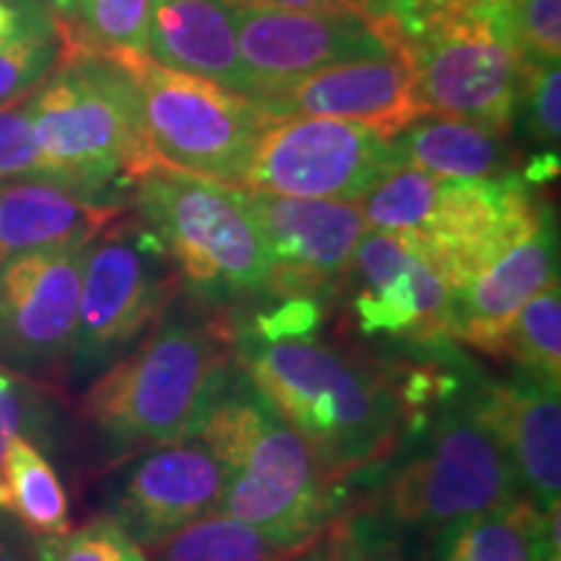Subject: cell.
Wrapping results in <instances>:
<instances>
[{"label":"cell","mask_w":561,"mask_h":561,"mask_svg":"<svg viewBox=\"0 0 561 561\" xmlns=\"http://www.w3.org/2000/svg\"><path fill=\"white\" fill-rule=\"evenodd\" d=\"M87 248L37 250L0 268V362L16 375H60L79 328Z\"/></svg>","instance_id":"obj_14"},{"label":"cell","mask_w":561,"mask_h":561,"mask_svg":"<svg viewBox=\"0 0 561 561\" xmlns=\"http://www.w3.org/2000/svg\"><path fill=\"white\" fill-rule=\"evenodd\" d=\"M231 335L221 320L167 312L96 377L81 419L112 458L187 439L229 367Z\"/></svg>","instance_id":"obj_3"},{"label":"cell","mask_w":561,"mask_h":561,"mask_svg":"<svg viewBox=\"0 0 561 561\" xmlns=\"http://www.w3.org/2000/svg\"><path fill=\"white\" fill-rule=\"evenodd\" d=\"M346 284L354 289L351 312L362 335L413 346L455 341V294L405 237L369 229Z\"/></svg>","instance_id":"obj_12"},{"label":"cell","mask_w":561,"mask_h":561,"mask_svg":"<svg viewBox=\"0 0 561 561\" xmlns=\"http://www.w3.org/2000/svg\"><path fill=\"white\" fill-rule=\"evenodd\" d=\"M62 42L55 32L32 34L0 47V110L30 100L60 62Z\"/></svg>","instance_id":"obj_27"},{"label":"cell","mask_w":561,"mask_h":561,"mask_svg":"<svg viewBox=\"0 0 561 561\" xmlns=\"http://www.w3.org/2000/svg\"><path fill=\"white\" fill-rule=\"evenodd\" d=\"M24 178H45L26 100L0 110V185Z\"/></svg>","instance_id":"obj_30"},{"label":"cell","mask_w":561,"mask_h":561,"mask_svg":"<svg viewBox=\"0 0 561 561\" xmlns=\"http://www.w3.org/2000/svg\"><path fill=\"white\" fill-rule=\"evenodd\" d=\"M191 437L224 468L219 515L261 530L286 551H301L328 528L339 504L333 483L242 371L227 367Z\"/></svg>","instance_id":"obj_2"},{"label":"cell","mask_w":561,"mask_h":561,"mask_svg":"<svg viewBox=\"0 0 561 561\" xmlns=\"http://www.w3.org/2000/svg\"><path fill=\"white\" fill-rule=\"evenodd\" d=\"M512 32L525 66L559 62L561 0H510Z\"/></svg>","instance_id":"obj_29"},{"label":"cell","mask_w":561,"mask_h":561,"mask_svg":"<svg viewBox=\"0 0 561 561\" xmlns=\"http://www.w3.org/2000/svg\"><path fill=\"white\" fill-rule=\"evenodd\" d=\"M138 219L149 227L182 284L221 310L265 291L268 244L242 187L153 167L136 182Z\"/></svg>","instance_id":"obj_7"},{"label":"cell","mask_w":561,"mask_h":561,"mask_svg":"<svg viewBox=\"0 0 561 561\" xmlns=\"http://www.w3.org/2000/svg\"><path fill=\"white\" fill-rule=\"evenodd\" d=\"M265 5H278V9H318V11H346L369 9V0H257Z\"/></svg>","instance_id":"obj_35"},{"label":"cell","mask_w":561,"mask_h":561,"mask_svg":"<svg viewBox=\"0 0 561 561\" xmlns=\"http://www.w3.org/2000/svg\"><path fill=\"white\" fill-rule=\"evenodd\" d=\"M473 413L500 442L523 494L541 512L561 507V398L530 375L468 392Z\"/></svg>","instance_id":"obj_17"},{"label":"cell","mask_w":561,"mask_h":561,"mask_svg":"<svg viewBox=\"0 0 561 561\" xmlns=\"http://www.w3.org/2000/svg\"><path fill=\"white\" fill-rule=\"evenodd\" d=\"M224 468L201 439L151 447L136 455L112 489V520L140 549H153L174 533L219 512Z\"/></svg>","instance_id":"obj_15"},{"label":"cell","mask_w":561,"mask_h":561,"mask_svg":"<svg viewBox=\"0 0 561 561\" xmlns=\"http://www.w3.org/2000/svg\"><path fill=\"white\" fill-rule=\"evenodd\" d=\"M180 286L164 244L138 216L112 221L83 252L70 371L87 377L128 354L170 312Z\"/></svg>","instance_id":"obj_9"},{"label":"cell","mask_w":561,"mask_h":561,"mask_svg":"<svg viewBox=\"0 0 561 561\" xmlns=\"http://www.w3.org/2000/svg\"><path fill=\"white\" fill-rule=\"evenodd\" d=\"M39 419V398L26 377L0 367V462L13 437L32 439Z\"/></svg>","instance_id":"obj_32"},{"label":"cell","mask_w":561,"mask_h":561,"mask_svg":"<svg viewBox=\"0 0 561 561\" xmlns=\"http://www.w3.org/2000/svg\"><path fill=\"white\" fill-rule=\"evenodd\" d=\"M153 561H289L294 553L227 515L203 517L149 549Z\"/></svg>","instance_id":"obj_24"},{"label":"cell","mask_w":561,"mask_h":561,"mask_svg":"<svg viewBox=\"0 0 561 561\" xmlns=\"http://www.w3.org/2000/svg\"><path fill=\"white\" fill-rule=\"evenodd\" d=\"M559 62L549 66H528L525 87L520 94V104L528 107V128L538 144L557 149L559 128H561V83H559Z\"/></svg>","instance_id":"obj_31"},{"label":"cell","mask_w":561,"mask_h":561,"mask_svg":"<svg viewBox=\"0 0 561 561\" xmlns=\"http://www.w3.org/2000/svg\"><path fill=\"white\" fill-rule=\"evenodd\" d=\"M525 496L515 468L473 413L468 396H447L416 421L409 453L385 476L377 523L419 536H447L483 510Z\"/></svg>","instance_id":"obj_6"},{"label":"cell","mask_w":561,"mask_h":561,"mask_svg":"<svg viewBox=\"0 0 561 561\" xmlns=\"http://www.w3.org/2000/svg\"><path fill=\"white\" fill-rule=\"evenodd\" d=\"M559 551V507L541 512L515 496L453 530L445 561H557Z\"/></svg>","instance_id":"obj_21"},{"label":"cell","mask_w":561,"mask_h":561,"mask_svg":"<svg viewBox=\"0 0 561 561\" xmlns=\"http://www.w3.org/2000/svg\"><path fill=\"white\" fill-rule=\"evenodd\" d=\"M268 244L265 291L278 299L318 301L343 286L362 237L369 231L359 203L244 191Z\"/></svg>","instance_id":"obj_13"},{"label":"cell","mask_w":561,"mask_h":561,"mask_svg":"<svg viewBox=\"0 0 561 561\" xmlns=\"http://www.w3.org/2000/svg\"><path fill=\"white\" fill-rule=\"evenodd\" d=\"M504 356L551 388L561 385V291L559 278L546 284L517 314Z\"/></svg>","instance_id":"obj_25"},{"label":"cell","mask_w":561,"mask_h":561,"mask_svg":"<svg viewBox=\"0 0 561 561\" xmlns=\"http://www.w3.org/2000/svg\"><path fill=\"white\" fill-rule=\"evenodd\" d=\"M268 117H328L392 138L421 117L413 73L401 55L364 58L314 70L255 102Z\"/></svg>","instance_id":"obj_16"},{"label":"cell","mask_w":561,"mask_h":561,"mask_svg":"<svg viewBox=\"0 0 561 561\" xmlns=\"http://www.w3.org/2000/svg\"><path fill=\"white\" fill-rule=\"evenodd\" d=\"M390 140L403 167L437 178L496 180L517 172L510 133L486 123L421 115Z\"/></svg>","instance_id":"obj_20"},{"label":"cell","mask_w":561,"mask_h":561,"mask_svg":"<svg viewBox=\"0 0 561 561\" xmlns=\"http://www.w3.org/2000/svg\"><path fill=\"white\" fill-rule=\"evenodd\" d=\"M26 3H32L34 9L45 13L47 21L55 26V32H58V37L62 42L70 34V30H73L81 0H26Z\"/></svg>","instance_id":"obj_34"},{"label":"cell","mask_w":561,"mask_h":561,"mask_svg":"<svg viewBox=\"0 0 561 561\" xmlns=\"http://www.w3.org/2000/svg\"><path fill=\"white\" fill-rule=\"evenodd\" d=\"M0 512L34 538L70 530L68 494L50 460L26 437H13L0 462Z\"/></svg>","instance_id":"obj_22"},{"label":"cell","mask_w":561,"mask_h":561,"mask_svg":"<svg viewBox=\"0 0 561 561\" xmlns=\"http://www.w3.org/2000/svg\"><path fill=\"white\" fill-rule=\"evenodd\" d=\"M0 561H26V557L16 549V546H11L9 541L0 538Z\"/></svg>","instance_id":"obj_37"},{"label":"cell","mask_w":561,"mask_h":561,"mask_svg":"<svg viewBox=\"0 0 561 561\" xmlns=\"http://www.w3.org/2000/svg\"><path fill=\"white\" fill-rule=\"evenodd\" d=\"M557 278V231L546 216L530 237L455 294V339L502 359L517 314Z\"/></svg>","instance_id":"obj_18"},{"label":"cell","mask_w":561,"mask_h":561,"mask_svg":"<svg viewBox=\"0 0 561 561\" xmlns=\"http://www.w3.org/2000/svg\"><path fill=\"white\" fill-rule=\"evenodd\" d=\"M50 32H55V26L32 3H26V0H0V47L32 37V34Z\"/></svg>","instance_id":"obj_33"},{"label":"cell","mask_w":561,"mask_h":561,"mask_svg":"<svg viewBox=\"0 0 561 561\" xmlns=\"http://www.w3.org/2000/svg\"><path fill=\"white\" fill-rule=\"evenodd\" d=\"M37 561H151L149 551L140 549L112 517H96L81 528L60 536L37 538Z\"/></svg>","instance_id":"obj_26"},{"label":"cell","mask_w":561,"mask_h":561,"mask_svg":"<svg viewBox=\"0 0 561 561\" xmlns=\"http://www.w3.org/2000/svg\"><path fill=\"white\" fill-rule=\"evenodd\" d=\"M136 94L138 121L157 167L240 187L268 115L248 96L151 55L115 60Z\"/></svg>","instance_id":"obj_8"},{"label":"cell","mask_w":561,"mask_h":561,"mask_svg":"<svg viewBox=\"0 0 561 561\" xmlns=\"http://www.w3.org/2000/svg\"><path fill=\"white\" fill-rule=\"evenodd\" d=\"M557 561H559V559H557Z\"/></svg>","instance_id":"obj_38"},{"label":"cell","mask_w":561,"mask_h":561,"mask_svg":"<svg viewBox=\"0 0 561 561\" xmlns=\"http://www.w3.org/2000/svg\"><path fill=\"white\" fill-rule=\"evenodd\" d=\"M244 380L307 442L325 479L339 483L398 450L409 426L398 371L312 335H231Z\"/></svg>","instance_id":"obj_1"},{"label":"cell","mask_w":561,"mask_h":561,"mask_svg":"<svg viewBox=\"0 0 561 561\" xmlns=\"http://www.w3.org/2000/svg\"><path fill=\"white\" fill-rule=\"evenodd\" d=\"M289 561H401V557L375 517L351 515L328 523V528Z\"/></svg>","instance_id":"obj_28"},{"label":"cell","mask_w":561,"mask_h":561,"mask_svg":"<svg viewBox=\"0 0 561 561\" xmlns=\"http://www.w3.org/2000/svg\"><path fill=\"white\" fill-rule=\"evenodd\" d=\"M125 214L112 201L70 191L50 178H24L0 185V268L37 250L87 248Z\"/></svg>","instance_id":"obj_19"},{"label":"cell","mask_w":561,"mask_h":561,"mask_svg":"<svg viewBox=\"0 0 561 561\" xmlns=\"http://www.w3.org/2000/svg\"><path fill=\"white\" fill-rule=\"evenodd\" d=\"M359 206L369 229L405 237L453 294L541 227L546 208L520 172L453 180L398 167Z\"/></svg>","instance_id":"obj_4"},{"label":"cell","mask_w":561,"mask_h":561,"mask_svg":"<svg viewBox=\"0 0 561 561\" xmlns=\"http://www.w3.org/2000/svg\"><path fill=\"white\" fill-rule=\"evenodd\" d=\"M559 174V157L557 151H543L541 157H536L530 161L528 170L523 172V180L528 182V185H546V182H551V178H557Z\"/></svg>","instance_id":"obj_36"},{"label":"cell","mask_w":561,"mask_h":561,"mask_svg":"<svg viewBox=\"0 0 561 561\" xmlns=\"http://www.w3.org/2000/svg\"><path fill=\"white\" fill-rule=\"evenodd\" d=\"M401 164L382 133L328 117H268L252 146L244 191L359 203Z\"/></svg>","instance_id":"obj_10"},{"label":"cell","mask_w":561,"mask_h":561,"mask_svg":"<svg viewBox=\"0 0 561 561\" xmlns=\"http://www.w3.org/2000/svg\"><path fill=\"white\" fill-rule=\"evenodd\" d=\"M153 0H81L62 53H87L121 60L149 55Z\"/></svg>","instance_id":"obj_23"},{"label":"cell","mask_w":561,"mask_h":561,"mask_svg":"<svg viewBox=\"0 0 561 561\" xmlns=\"http://www.w3.org/2000/svg\"><path fill=\"white\" fill-rule=\"evenodd\" d=\"M234 21L252 102L314 70L396 55L377 32L369 9H278L240 0Z\"/></svg>","instance_id":"obj_11"},{"label":"cell","mask_w":561,"mask_h":561,"mask_svg":"<svg viewBox=\"0 0 561 561\" xmlns=\"http://www.w3.org/2000/svg\"><path fill=\"white\" fill-rule=\"evenodd\" d=\"M26 102L45 178L70 191L102 201L112 187H136L157 167L121 62L62 53L50 79Z\"/></svg>","instance_id":"obj_5"}]
</instances>
